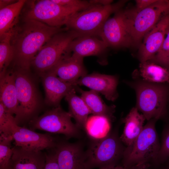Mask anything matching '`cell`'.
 <instances>
[{
  "label": "cell",
  "instance_id": "6da1fadb",
  "mask_svg": "<svg viewBox=\"0 0 169 169\" xmlns=\"http://www.w3.org/2000/svg\"><path fill=\"white\" fill-rule=\"evenodd\" d=\"M68 30L66 27H54L34 20H23L13 29L11 43L13 61L17 69L28 72L31 62L42 47L55 34Z\"/></svg>",
  "mask_w": 169,
  "mask_h": 169
},
{
  "label": "cell",
  "instance_id": "7a4b0ae2",
  "mask_svg": "<svg viewBox=\"0 0 169 169\" xmlns=\"http://www.w3.org/2000/svg\"><path fill=\"white\" fill-rule=\"evenodd\" d=\"M169 83H155L141 78L127 82L136 95L135 106L146 120L163 119L166 116L169 101Z\"/></svg>",
  "mask_w": 169,
  "mask_h": 169
},
{
  "label": "cell",
  "instance_id": "3957f363",
  "mask_svg": "<svg viewBox=\"0 0 169 169\" xmlns=\"http://www.w3.org/2000/svg\"><path fill=\"white\" fill-rule=\"evenodd\" d=\"M157 119L148 120L133 144L126 147L121 161L122 165L129 169L136 165L148 163L155 169L161 143L156 131Z\"/></svg>",
  "mask_w": 169,
  "mask_h": 169
},
{
  "label": "cell",
  "instance_id": "277c9868",
  "mask_svg": "<svg viewBox=\"0 0 169 169\" xmlns=\"http://www.w3.org/2000/svg\"><path fill=\"white\" fill-rule=\"evenodd\" d=\"M124 23L133 44L141 42L146 34L169 14V1L157 0L145 8L123 10Z\"/></svg>",
  "mask_w": 169,
  "mask_h": 169
},
{
  "label": "cell",
  "instance_id": "5b68a950",
  "mask_svg": "<svg viewBox=\"0 0 169 169\" xmlns=\"http://www.w3.org/2000/svg\"><path fill=\"white\" fill-rule=\"evenodd\" d=\"M126 1L107 6L93 4L88 8L75 12L69 18L65 27L81 36L98 35L111 14L122 9Z\"/></svg>",
  "mask_w": 169,
  "mask_h": 169
},
{
  "label": "cell",
  "instance_id": "8992f818",
  "mask_svg": "<svg viewBox=\"0 0 169 169\" xmlns=\"http://www.w3.org/2000/svg\"><path fill=\"white\" fill-rule=\"evenodd\" d=\"M116 131L109 132L105 138L95 140L85 152L84 169H100L119 164L126 146Z\"/></svg>",
  "mask_w": 169,
  "mask_h": 169
},
{
  "label": "cell",
  "instance_id": "52a82bcc",
  "mask_svg": "<svg viewBox=\"0 0 169 169\" xmlns=\"http://www.w3.org/2000/svg\"><path fill=\"white\" fill-rule=\"evenodd\" d=\"M82 36L67 30L53 36L42 47L33 60L31 65L41 74L52 68L65 54L71 53L69 46L75 38Z\"/></svg>",
  "mask_w": 169,
  "mask_h": 169
},
{
  "label": "cell",
  "instance_id": "ba28073f",
  "mask_svg": "<svg viewBox=\"0 0 169 169\" xmlns=\"http://www.w3.org/2000/svg\"><path fill=\"white\" fill-rule=\"evenodd\" d=\"M30 4V7L24 13L23 20H35L54 27L65 25L71 15L80 11L61 6L52 0H37Z\"/></svg>",
  "mask_w": 169,
  "mask_h": 169
},
{
  "label": "cell",
  "instance_id": "9c48e42d",
  "mask_svg": "<svg viewBox=\"0 0 169 169\" xmlns=\"http://www.w3.org/2000/svg\"><path fill=\"white\" fill-rule=\"evenodd\" d=\"M72 117L69 112L64 111L59 105L31 120V129L63 134L68 138L74 137L78 134L79 127L72 122Z\"/></svg>",
  "mask_w": 169,
  "mask_h": 169
},
{
  "label": "cell",
  "instance_id": "30bf717a",
  "mask_svg": "<svg viewBox=\"0 0 169 169\" xmlns=\"http://www.w3.org/2000/svg\"><path fill=\"white\" fill-rule=\"evenodd\" d=\"M18 103V113L15 117L19 121L31 116L38 106V100L35 87L28 71L16 69L13 71Z\"/></svg>",
  "mask_w": 169,
  "mask_h": 169
},
{
  "label": "cell",
  "instance_id": "8fae6325",
  "mask_svg": "<svg viewBox=\"0 0 169 169\" xmlns=\"http://www.w3.org/2000/svg\"><path fill=\"white\" fill-rule=\"evenodd\" d=\"M103 25L98 35L108 47L120 48L133 44L124 21L123 9L115 13Z\"/></svg>",
  "mask_w": 169,
  "mask_h": 169
},
{
  "label": "cell",
  "instance_id": "7c38bea8",
  "mask_svg": "<svg viewBox=\"0 0 169 169\" xmlns=\"http://www.w3.org/2000/svg\"><path fill=\"white\" fill-rule=\"evenodd\" d=\"M12 136L15 146L30 151H40L55 148L58 143L55 139L48 134L37 133L18 125L14 129Z\"/></svg>",
  "mask_w": 169,
  "mask_h": 169
},
{
  "label": "cell",
  "instance_id": "4fadbf2b",
  "mask_svg": "<svg viewBox=\"0 0 169 169\" xmlns=\"http://www.w3.org/2000/svg\"><path fill=\"white\" fill-rule=\"evenodd\" d=\"M169 26V14L164 16L145 35L139 51L141 62L152 59L160 49Z\"/></svg>",
  "mask_w": 169,
  "mask_h": 169
},
{
  "label": "cell",
  "instance_id": "5bb4252c",
  "mask_svg": "<svg viewBox=\"0 0 169 169\" xmlns=\"http://www.w3.org/2000/svg\"><path fill=\"white\" fill-rule=\"evenodd\" d=\"M71 54L64 55L48 71L54 74L62 81L75 85V82L86 75L87 71L83 64V58Z\"/></svg>",
  "mask_w": 169,
  "mask_h": 169
},
{
  "label": "cell",
  "instance_id": "9a60e30c",
  "mask_svg": "<svg viewBox=\"0 0 169 169\" xmlns=\"http://www.w3.org/2000/svg\"><path fill=\"white\" fill-rule=\"evenodd\" d=\"M117 76L98 73L86 74L78 79L75 84L84 85L103 95L107 100L114 101L118 97Z\"/></svg>",
  "mask_w": 169,
  "mask_h": 169
},
{
  "label": "cell",
  "instance_id": "2e32d148",
  "mask_svg": "<svg viewBox=\"0 0 169 169\" xmlns=\"http://www.w3.org/2000/svg\"><path fill=\"white\" fill-rule=\"evenodd\" d=\"M54 148L60 169H84L85 152L79 145L58 143Z\"/></svg>",
  "mask_w": 169,
  "mask_h": 169
},
{
  "label": "cell",
  "instance_id": "e0dca14e",
  "mask_svg": "<svg viewBox=\"0 0 169 169\" xmlns=\"http://www.w3.org/2000/svg\"><path fill=\"white\" fill-rule=\"evenodd\" d=\"M46 154L15 146L6 169H44Z\"/></svg>",
  "mask_w": 169,
  "mask_h": 169
},
{
  "label": "cell",
  "instance_id": "ac0fdd59",
  "mask_svg": "<svg viewBox=\"0 0 169 169\" xmlns=\"http://www.w3.org/2000/svg\"><path fill=\"white\" fill-rule=\"evenodd\" d=\"M108 47L99 37L85 35L77 37L71 43L69 52L83 58L95 56L99 58L106 54Z\"/></svg>",
  "mask_w": 169,
  "mask_h": 169
},
{
  "label": "cell",
  "instance_id": "d6986e66",
  "mask_svg": "<svg viewBox=\"0 0 169 169\" xmlns=\"http://www.w3.org/2000/svg\"><path fill=\"white\" fill-rule=\"evenodd\" d=\"M47 104L55 107L59 106L61 100L76 86L63 81L53 73L47 71L41 74Z\"/></svg>",
  "mask_w": 169,
  "mask_h": 169
},
{
  "label": "cell",
  "instance_id": "ffe728a7",
  "mask_svg": "<svg viewBox=\"0 0 169 169\" xmlns=\"http://www.w3.org/2000/svg\"><path fill=\"white\" fill-rule=\"evenodd\" d=\"M146 120L144 115L136 107L132 108L122 119L124 127L120 138L126 147L130 146L133 144L142 131Z\"/></svg>",
  "mask_w": 169,
  "mask_h": 169
},
{
  "label": "cell",
  "instance_id": "44dd1931",
  "mask_svg": "<svg viewBox=\"0 0 169 169\" xmlns=\"http://www.w3.org/2000/svg\"><path fill=\"white\" fill-rule=\"evenodd\" d=\"M0 79V102L15 117L18 113V103L13 71L7 72Z\"/></svg>",
  "mask_w": 169,
  "mask_h": 169
},
{
  "label": "cell",
  "instance_id": "7402d4cb",
  "mask_svg": "<svg viewBox=\"0 0 169 169\" xmlns=\"http://www.w3.org/2000/svg\"><path fill=\"white\" fill-rule=\"evenodd\" d=\"M81 98L85 102L93 115L105 116L111 121L114 120L115 106H108L103 101L98 93L93 90L84 91L79 89Z\"/></svg>",
  "mask_w": 169,
  "mask_h": 169
},
{
  "label": "cell",
  "instance_id": "603a6c76",
  "mask_svg": "<svg viewBox=\"0 0 169 169\" xmlns=\"http://www.w3.org/2000/svg\"><path fill=\"white\" fill-rule=\"evenodd\" d=\"M75 89L66 95L65 99L69 105V112L74 119L76 125L79 128H84L88 115L91 112L83 100L76 95Z\"/></svg>",
  "mask_w": 169,
  "mask_h": 169
},
{
  "label": "cell",
  "instance_id": "cb8c5ba5",
  "mask_svg": "<svg viewBox=\"0 0 169 169\" xmlns=\"http://www.w3.org/2000/svg\"><path fill=\"white\" fill-rule=\"evenodd\" d=\"M139 72L140 78L145 81L155 83H169V69L153 62H141Z\"/></svg>",
  "mask_w": 169,
  "mask_h": 169
},
{
  "label": "cell",
  "instance_id": "d4e9b609",
  "mask_svg": "<svg viewBox=\"0 0 169 169\" xmlns=\"http://www.w3.org/2000/svg\"><path fill=\"white\" fill-rule=\"evenodd\" d=\"M27 1L19 0L0 10V37L12 31L16 26L18 18Z\"/></svg>",
  "mask_w": 169,
  "mask_h": 169
},
{
  "label": "cell",
  "instance_id": "484cf974",
  "mask_svg": "<svg viewBox=\"0 0 169 169\" xmlns=\"http://www.w3.org/2000/svg\"><path fill=\"white\" fill-rule=\"evenodd\" d=\"M110 122L105 116L93 115L88 118L84 129L92 138L95 140L101 139L110 132Z\"/></svg>",
  "mask_w": 169,
  "mask_h": 169
},
{
  "label": "cell",
  "instance_id": "4316f807",
  "mask_svg": "<svg viewBox=\"0 0 169 169\" xmlns=\"http://www.w3.org/2000/svg\"><path fill=\"white\" fill-rule=\"evenodd\" d=\"M13 30L0 37V78L6 73L7 67L13 59V51L10 42Z\"/></svg>",
  "mask_w": 169,
  "mask_h": 169
},
{
  "label": "cell",
  "instance_id": "83f0119b",
  "mask_svg": "<svg viewBox=\"0 0 169 169\" xmlns=\"http://www.w3.org/2000/svg\"><path fill=\"white\" fill-rule=\"evenodd\" d=\"M18 125L15 117L0 102V137H13V132Z\"/></svg>",
  "mask_w": 169,
  "mask_h": 169
},
{
  "label": "cell",
  "instance_id": "f1b7e54d",
  "mask_svg": "<svg viewBox=\"0 0 169 169\" xmlns=\"http://www.w3.org/2000/svg\"><path fill=\"white\" fill-rule=\"evenodd\" d=\"M165 123L161 135L160 148L155 166L157 169L162 165L169 157V114L164 118Z\"/></svg>",
  "mask_w": 169,
  "mask_h": 169
},
{
  "label": "cell",
  "instance_id": "f546056e",
  "mask_svg": "<svg viewBox=\"0 0 169 169\" xmlns=\"http://www.w3.org/2000/svg\"><path fill=\"white\" fill-rule=\"evenodd\" d=\"M169 26L167 28L161 46L157 54L149 61L169 69Z\"/></svg>",
  "mask_w": 169,
  "mask_h": 169
},
{
  "label": "cell",
  "instance_id": "4dcf8cb0",
  "mask_svg": "<svg viewBox=\"0 0 169 169\" xmlns=\"http://www.w3.org/2000/svg\"><path fill=\"white\" fill-rule=\"evenodd\" d=\"M13 137H0V169L5 168L8 165L13 152L11 143Z\"/></svg>",
  "mask_w": 169,
  "mask_h": 169
},
{
  "label": "cell",
  "instance_id": "1f68e13d",
  "mask_svg": "<svg viewBox=\"0 0 169 169\" xmlns=\"http://www.w3.org/2000/svg\"><path fill=\"white\" fill-rule=\"evenodd\" d=\"M53 2L63 6L75 8L81 11L85 9L93 4L89 1L81 0H52Z\"/></svg>",
  "mask_w": 169,
  "mask_h": 169
},
{
  "label": "cell",
  "instance_id": "d6a6232c",
  "mask_svg": "<svg viewBox=\"0 0 169 169\" xmlns=\"http://www.w3.org/2000/svg\"><path fill=\"white\" fill-rule=\"evenodd\" d=\"M44 169H60L55 152L46 154L45 162Z\"/></svg>",
  "mask_w": 169,
  "mask_h": 169
},
{
  "label": "cell",
  "instance_id": "836d02e7",
  "mask_svg": "<svg viewBox=\"0 0 169 169\" xmlns=\"http://www.w3.org/2000/svg\"><path fill=\"white\" fill-rule=\"evenodd\" d=\"M157 0H136L135 8L138 10H141L148 7Z\"/></svg>",
  "mask_w": 169,
  "mask_h": 169
},
{
  "label": "cell",
  "instance_id": "e575fe53",
  "mask_svg": "<svg viewBox=\"0 0 169 169\" xmlns=\"http://www.w3.org/2000/svg\"><path fill=\"white\" fill-rule=\"evenodd\" d=\"M89 2L93 4H96L103 6H107L112 4L113 0H90Z\"/></svg>",
  "mask_w": 169,
  "mask_h": 169
},
{
  "label": "cell",
  "instance_id": "d590c367",
  "mask_svg": "<svg viewBox=\"0 0 169 169\" xmlns=\"http://www.w3.org/2000/svg\"><path fill=\"white\" fill-rule=\"evenodd\" d=\"M17 1L14 0H0V9H2L7 7Z\"/></svg>",
  "mask_w": 169,
  "mask_h": 169
},
{
  "label": "cell",
  "instance_id": "8d00e7d4",
  "mask_svg": "<svg viewBox=\"0 0 169 169\" xmlns=\"http://www.w3.org/2000/svg\"><path fill=\"white\" fill-rule=\"evenodd\" d=\"M150 166L148 163H142L134 165L129 169H150Z\"/></svg>",
  "mask_w": 169,
  "mask_h": 169
},
{
  "label": "cell",
  "instance_id": "74e56055",
  "mask_svg": "<svg viewBox=\"0 0 169 169\" xmlns=\"http://www.w3.org/2000/svg\"><path fill=\"white\" fill-rule=\"evenodd\" d=\"M100 169H126L122 165H119L114 166L104 167Z\"/></svg>",
  "mask_w": 169,
  "mask_h": 169
},
{
  "label": "cell",
  "instance_id": "f35d334b",
  "mask_svg": "<svg viewBox=\"0 0 169 169\" xmlns=\"http://www.w3.org/2000/svg\"><path fill=\"white\" fill-rule=\"evenodd\" d=\"M162 166H163L169 169V157L165 163Z\"/></svg>",
  "mask_w": 169,
  "mask_h": 169
},
{
  "label": "cell",
  "instance_id": "ab89813d",
  "mask_svg": "<svg viewBox=\"0 0 169 169\" xmlns=\"http://www.w3.org/2000/svg\"><path fill=\"white\" fill-rule=\"evenodd\" d=\"M157 169H168L167 168H166V167H165V166H161Z\"/></svg>",
  "mask_w": 169,
  "mask_h": 169
},
{
  "label": "cell",
  "instance_id": "60d3db41",
  "mask_svg": "<svg viewBox=\"0 0 169 169\" xmlns=\"http://www.w3.org/2000/svg\"><path fill=\"white\" fill-rule=\"evenodd\" d=\"M167 114H169V105L167 107Z\"/></svg>",
  "mask_w": 169,
  "mask_h": 169
},
{
  "label": "cell",
  "instance_id": "b9f144b4",
  "mask_svg": "<svg viewBox=\"0 0 169 169\" xmlns=\"http://www.w3.org/2000/svg\"><path fill=\"white\" fill-rule=\"evenodd\" d=\"M168 66H169V60H168Z\"/></svg>",
  "mask_w": 169,
  "mask_h": 169
},
{
  "label": "cell",
  "instance_id": "7bdbcfd3",
  "mask_svg": "<svg viewBox=\"0 0 169 169\" xmlns=\"http://www.w3.org/2000/svg\"><path fill=\"white\" fill-rule=\"evenodd\" d=\"M6 169V168H3V169Z\"/></svg>",
  "mask_w": 169,
  "mask_h": 169
}]
</instances>
